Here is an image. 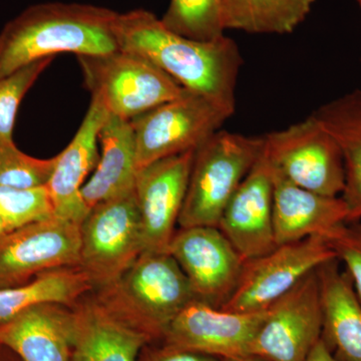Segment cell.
Masks as SVG:
<instances>
[{"instance_id":"29","label":"cell","mask_w":361,"mask_h":361,"mask_svg":"<svg viewBox=\"0 0 361 361\" xmlns=\"http://www.w3.org/2000/svg\"><path fill=\"white\" fill-rule=\"evenodd\" d=\"M343 263L361 302V222L344 223L323 237Z\"/></svg>"},{"instance_id":"1","label":"cell","mask_w":361,"mask_h":361,"mask_svg":"<svg viewBox=\"0 0 361 361\" xmlns=\"http://www.w3.org/2000/svg\"><path fill=\"white\" fill-rule=\"evenodd\" d=\"M114 33L118 49L147 59L185 90L208 97L234 115L243 65L234 40L225 35L212 40L189 39L145 9L116 14Z\"/></svg>"},{"instance_id":"30","label":"cell","mask_w":361,"mask_h":361,"mask_svg":"<svg viewBox=\"0 0 361 361\" xmlns=\"http://www.w3.org/2000/svg\"><path fill=\"white\" fill-rule=\"evenodd\" d=\"M139 361H224L216 356L172 348L160 343H149L142 349Z\"/></svg>"},{"instance_id":"26","label":"cell","mask_w":361,"mask_h":361,"mask_svg":"<svg viewBox=\"0 0 361 361\" xmlns=\"http://www.w3.org/2000/svg\"><path fill=\"white\" fill-rule=\"evenodd\" d=\"M0 214L6 221L9 232L56 217L47 186H0Z\"/></svg>"},{"instance_id":"13","label":"cell","mask_w":361,"mask_h":361,"mask_svg":"<svg viewBox=\"0 0 361 361\" xmlns=\"http://www.w3.org/2000/svg\"><path fill=\"white\" fill-rule=\"evenodd\" d=\"M266 312H234L193 300L176 316L160 343L222 360L251 355Z\"/></svg>"},{"instance_id":"11","label":"cell","mask_w":361,"mask_h":361,"mask_svg":"<svg viewBox=\"0 0 361 361\" xmlns=\"http://www.w3.org/2000/svg\"><path fill=\"white\" fill-rule=\"evenodd\" d=\"M80 225L54 217L0 237V289L30 282L40 273L80 267Z\"/></svg>"},{"instance_id":"8","label":"cell","mask_w":361,"mask_h":361,"mask_svg":"<svg viewBox=\"0 0 361 361\" xmlns=\"http://www.w3.org/2000/svg\"><path fill=\"white\" fill-rule=\"evenodd\" d=\"M263 139L271 166L287 180L313 193L341 196L345 185L341 149L314 116Z\"/></svg>"},{"instance_id":"5","label":"cell","mask_w":361,"mask_h":361,"mask_svg":"<svg viewBox=\"0 0 361 361\" xmlns=\"http://www.w3.org/2000/svg\"><path fill=\"white\" fill-rule=\"evenodd\" d=\"M78 59L92 97L123 120L132 121L185 92L167 73L130 52L118 49Z\"/></svg>"},{"instance_id":"20","label":"cell","mask_w":361,"mask_h":361,"mask_svg":"<svg viewBox=\"0 0 361 361\" xmlns=\"http://www.w3.org/2000/svg\"><path fill=\"white\" fill-rule=\"evenodd\" d=\"M322 311V339L337 361H361V302L337 258L316 270Z\"/></svg>"},{"instance_id":"28","label":"cell","mask_w":361,"mask_h":361,"mask_svg":"<svg viewBox=\"0 0 361 361\" xmlns=\"http://www.w3.org/2000/svg\"><path fill=\"white\" fill-rule=\"evenodd\" d=\"M54 58L23 66L6 77L0 78V141H11L18 108L23 97L35 85Z\"/></svg>"},{"instance_id":"21","label":"cell","mask_w":361,"mask_h":361,"mask_svg":"<svg viewBox=\"0 0 361 361\" xmlns=\"http://www.w3.org/2000/svg\"><path fill=\"white\" fill-rule=\"evenodd\" d=\"M102 156L94 174L80 190L87 210L135 191L139 170L130 121L109 114L99 130Z\"/></svg>"},{"instance_id":"36","label":"cell","mask_w":361,"mask_h":361,"mask_svg":"<svg viewBox=\"0 0 361 361\" xmlns=\"http://www.w3.org/2000/svg\"><path fill=\"white\" fill-rule=\"evenodd\" d=\"M1 349H2V345H1V344H0V351H1Z\"/></svg>"},{"instance_id":"24","label":"cell","mask_w":361,"mask_h":361,"mask_svg":"<svg viewBox=\"0 0 361 361\" xmlns=\"http://www.w3.org/2000/svg\"><path fill=\"white\" fill-rule=\"evenodd\" d=\"M315 0H223L224 30L287 35L307 18Z\"/></svg>"},{"instance_id":"31","label":"cell","mask_w":361,"mask_h":361,"mask_svg":"<svg viewBox=\"0 0 361 361\" xmlns=\"http://www.w3.org/2000/svg\"><path fill=\"white\" fill-rule=\"evenodd\" d=\"M306 361H337L322 339L316 343Z\"/></svg>"},{"instance_id":"2","label":"cell","mask_w":361,"mask_h":361,"mask_svg":"<svg viewBox=\"0 0 361 361\" xmlns=\"http://www.w3.org/2000/svg\"><path fill=\"white\" fill-rule=\"evenodd\" d=\"M118 13L90 4L49 2L26 8L0 32V78L61 52L97 56L118 51Z\"/></svg>"},{"instance_id":"7","label":"cell","mask_w":361,"mask_h":361,"mask_svg":"<svg viewBox=\"0 0 361 361\" xmlns=\"http://www.w3.org/2000/svg\"><path fill=\"white\" fill-rule=\"evenodd\" d=\"M80 268L94 288L115 283L144 252L135 191L97 204L80 224Z\"/></svg>"},{"instance_id":"6","label":"cell","mask_w":361,"mask_h":361,"mask_svg":"<svg viewBox=\"0 0 361 361\" xmlns=\"http://www.w3.org/2000/svg\"><path fill=\"white\" fill-rule=\"evenodd\" d=\"M230 116L208 97L185 90L180 97L133 118L137 170L196 149Z\"/></svg>"},{"instance_id":"35","label":"cell","mask_w":361,"mask_h":361,"mask_svg":"<svg viewBox=\"0 0 361 361\" xmlns=\"http://www.w3.org/2000/svg\"><path fill=\"white\" fill-rule=\"evenodd\" d=\"M358 4H360V6L361 7V0H357Z\"/></svg>"},{"instance_id":"33","label":"cell","mask_w":361,"mask_h":361,"mask_svg":"<svg viewBox=\"0 0 361 361\" xmlns=\"http://www.w3.org/2000/svg\"><path fill=\"white\" fill-rule=\"evenodd\" d=\"M224 361H268L256 355L240 356V357L226 358Z\"/></svg>"},{"instance_id":"14","label":"cell","mask_w":361,"mask_h":361,"mask_svg":"<svg viewBox=\"0 0 361 361\" xmlns=\"http://www.w3.org/2000/svg\"><path fill=\"white\" fill-rule=\"evenodd\" d=\"M195 151L161 159L137 172L135 195L141 216L144 252H168L177 231Z\"/></svg>"},{"instance_id":"9","label":"cell","mask_w":361,"mask_h":361,"mask_svg":"<svg viewBox=\"0 0 361 361\" xmlns=\"http://www.w3.org/2000/svg\"><path fill=\"white\" fill-rule=\"evenodd\" d=\"M334 258L336 253L320 236L278 245L246 261L236 290L221 310L243 313L268 310L304 277Z\"/></svg>"},{"instance_id":"17","label":"cell","mask_w":361,"mask_h":361,"mask_svg":"<svg viewBox=\"0 0 361 361\" xmlns=\"http://www.w3.org/2000/svg\"><path fill=\"white\" fill-rule=\"evenodd\" d=\"M272 180L277 246L313 236L325 237L337 226L348 223V207L341 197L323 196L296 186L273 167Z\"/></svg>"},{"instance_id":"19","label":"cell","mask_w":361,"mask_h":361,"mask_svg":"<svg viewBox=\"0 0 361 361\" xmlns=\"http://www.w3.org/2000/svg\"><path fill=\"white\" fill-rule=\"evenodd\" d=\"M73 332V308L39 304L0 323V344L23 361H71Z\"/></svg>"},{"instance_id":"23","label":"cell","mask_w":361,"mask_h":361,"mask_svg":"<svg viewBox=\"0 0 361 361\" xmlns=\"http://www.w3.org/2000/svg\"><path fill=\"white\" fill-rule=\"evenodd\" d=\"M94 288L92 280L80 267L45 271L27 283L0 289V323L39 304H61L73 308Z\"/></svg>"},{"instance_id":"3","label":"cell","mask_w":361,"mask_h":361,"mask_svg":"<svg viewBox=\"0 0 361 361\" xmlns=\"http://www.w3.org/2000/svg\"><path fill=\"white\" fill-rule=\"evenodd\" d=\"M97 297L152 343L160 342L176 316L196 300L186 275L168 252H142Z\"/></svg>"},{"instance_id":"27","label":"cell","mask_w":361,"mask_h":361,"mask_svg":"<svg viewBox=\"0 0 361 361\" xmlns=\"http://www.w3.org/2000/svg\"><path fill=\"white\" fill-rule=\"evenodd\" d=\"M56 157L37 159L26 155L11 141H0V186L35 188L47 186Z\"/></svg>"},{"instance_id":"22","label":"cell","mask_w":361,"mask_h":361,"mask_svg":"<svg viewBox=\"0 0 361 361\" xmlns=\"http://www.w3.org/2000/svg\"><path fill=\"white\" fill-rule=\"evenodd\" d=\"M312 115L341 149L345 185L341 197L348 207V223L361 221V90L322 104Z\"/></svg>"},{"instance_id":"4","label":"cell","mask_w":361,"mask_h":361,"mask_svg":"<svg viewBox=\"0 0 361 361\" xmlns=\"http://www.w3.org/2000/svg\"><path fill=\"white\" fill-rule=\"evenodd\" d=\"M264 149L263 135L219 130L195 151L180 228L218 227L226 206Z\"/></svg>"},{"instance_id":"10","label":"cell","mask_w":361,"mask_h":361,"mask_svg":"<svg viewBox=\"0 0 361 361\" xmlns=\"http://www.w3.org/2000/svg\"><path fill=\"white\" fill-rule=\"evenodd\" d=\"M316 270L268 308L252 344L251 355L268 361L307 360L322 332Z\"/></svg>"},{"instance_id":"12","label":"cell","mask_w":361,"mask_h":361,"mask_svg":"<svg viewBox=\"0 0 361 361\" xmlns=\"http://www.w3.org/2000/svg\"><path fill=\"white\" fill-rule=\"evenodd\" d=\"M168 253L186 275L196 300L217 308L236 290L246 262L215 226L180 228Z\"/></svg>"},{"instance_id":"25","label":"cell","mask_w":361,"mask_h":361,"mask_svg":"<svg viewBox=\"0 0 361 361\" xmlns=\"http://www.w3.org/2000/svg\"><path fill=\"white\" fill-rule=\"evenodd\" d=\"M223 0H171L164 25L173 32L197 40H212L225 35Z\"/></svg>"},{"instance_id":"32","label":"cell","mask_w":361,"mask_h":361,"mask_svg":"<svg viewBox=\"0 0 361 361\" xmlns=\"http://www.w3.org/2000/svg\"><path fill=\"white\" fill-rule=\"evenodd\" d=\"M0 361H23L18 357L16 353L9 350L8 348L2 346L1 351H0Z\"/></svg>"},{"instance_id":"18","label":"cell","mask_w":361,"mask_h":361,"mask_svg":"<svg viewBox=\"0 0 361 361\" xmlns=\"http://www.w3.org/2000/svg\"><path fill=\"white\" fill-rule=\"evenodd\" d=\"M73 310L71 361H139L142 349L152 343L97 296L80 299Z\"/></svg>"},{"instance_id":"16","label":"cell","mask_w":361,"mask_h":361,"mask_svg":"<svg viewBox=\"0 0 361 361\" xmlns=\"http://www.w3.org/2000/svg\"><path fill=\"white\" fill-rule=\"evenodd\" d=\"M109 113L101 99L92 97L89 109L68 146L56 157V166L47 184L56 217L80 225L89 210L80 190L90 171L99 160V134Z\"/></svg>"},{"instance_id":"15","label":"cell","mask_w":361,"mask_h":361,"mask_svg":"<svg viewBox=\"0 0 361 361\" xmlns=\"http://www.w3.org/2000/svg\"><path fill=\"white\" fill-rule=\"evenodd\" d=\"M218 228L245 261L265 255L277 246L272 167L264 149L226 206Z\"/></svg>"},{"instance_id":"34","label":"cell","mask_w":361,"mask_h":361,"mask_svg":"<svg viewBox=\"0 0 361 361\" xmlns=\"http://www.w3.org/2000/svg\"><path fill=\"white\" fill-rule=\"evenodd\" d=\"M9 232L8 227H7L6 221L2 218L1 214H0V237L4 236V234Z\"/></svg>"}]
</instances>
